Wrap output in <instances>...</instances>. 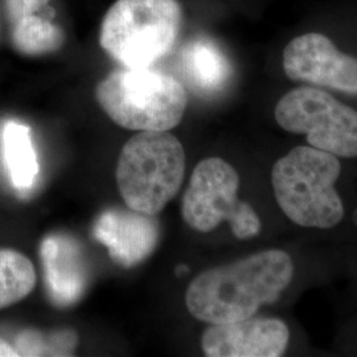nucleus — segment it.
<instances>
[{
  "mask_svg": "<svg viewBox=\"0 0 357 357\" xmlns=\"http://www.w3.org/2000/svg\"><path fill=\"white\" fill-rule=\"evenodd\" d=\"M41 259L47 290L57 306H69L79 299L86 286V268L79 249L65 236H50L41 243Z\"/></svg>",
  "mask_w": 357,
  "mask_h": 357,
  "instance_id": "9b49d317",
  "label": "nucleus"
},
{
  "mask_svg": "<svg viewBox=\"0 0 357 357\" xmlns=\"http://www.w3.org/2000/svg\"><path fill=\"white\" fill-rule=\"evenodd\" d=\"M77 344L75 332L64 330L45 336L35 330L22 332L15 342L19 356H69Z\"/></svg>",
  "mask_w": 357,
  "mask_h": 357,
  "instance_id": "dca6fc26",
  "label": "nucleus"
},
{
  "mask_svg": "<svg viewBox=\"0 0 357 357\" xmlns=\"http://www.w3.org/2000/svg\"><path fill=\"white\" fill-rule=\"evenodd\" d=\"M274 116L284 131L306 134L311 147L337 158H357V112L324 90L303 86L287 91Z\"/></svg>",
  "mask_w": 357,
  "mask_h": 357,
  "instance_id": "0eeeda50",
  "label": "nucleus"
},
{
  "mask_svg": "<svg viewBox=\"0 0 357 357\" xmlns=\"http://www.w3.org/2000/svg\"><path fill=\"white\" fill-rule=\"evenodd\" d=\"M96 100L121 128L168 131L181 122L187 93L175 77L151 68H122L96 88Z\"/></svg>",
  "mask_w": 357,
  "mask_h": 357,
  "instance_id": "7ed1b4c3",
  "label": "nucleus"
},
{
  "mask_svg": "<svg viewBox=\"0 0 357 357\" xmlns=\"http://www.w3.org/2000/svg\"><path fill=\"white\" fill-rule=\"evenodd\" d=\"M153 217L132 209H110L97 220L94 237L107 248L116 264L135 266L153 253L158 243V224Z\"/></svg>",
  "mask_w": 357,
  "mask_h": 357,
  "instance_id": "9d476101",
  "label": "nucleus"
},
{
  "mask_svg": "<svg viewBox=\"0 0 357 357\" xmlns=\"http://www.w3.org/2000/svg\"><path fill=\"white\" fill-rule=\"evenodd\" d=\"M3 153L13 187L23 192L32 188L40 167L28 126L15 121L7 122L3 130Z\"/></svg>",
  "mask_w": 357,
  "mask_h": 357,
  "instance_id": "ddd939ff",
  "label": "nucleus"
},
{
  "mask_svg": "<svg viewBox=\"0 0 357 357\" xmlns=\"http://www.w3.org/2000/svg\"><path fill=\"white\" fill-rule=\"evenodd\" d=\"M181 23L178 0H116L103 16L100 44L125 68H151L172 51Z\"/></svg>",
  "mask_w": 357,
  "mask_h": 357,
  "instance_id": "39448f33",
  "label": "nucleus"
},
{
  "mask_svg": "<svg viewBox=\"0 0 357 357\" xmlns=\"http://www.w3.org/2000/svg\"><path fill=\"white\" fill-rule=\"evenodd\" d=\"M50 0H4V10L10 24L40 11Z\"/></svg>",
  "mask_w": 357,
  "mask_h": 357,
  "instance_id": "f3484780",
  "label": "nucleus"
},
{
  "mask_svg": "<svg viewBox=\"0 0 357 357\" xmlns=\"http://www.w3.org/2000/svg\"><path fill=\"white\" fill-rule=\"evenodd\" d=\"M185 175V151L168 131H139L119 153L116 185L128 209L155 216L178 195Z\"/></svg>",
  "mask_w": 357,
  "mask_h": 357,
  "instance_id": "20e7f679",
  "label": "nucleus"
},
{
  "mask_svg": "<svg viewBox=\"0 0 357 357\" xmlns=\"http://www.w3.org/2000/svg\"><path fill=\"white\" fill-rule=\"evenodd\" d=\"M342 174L337 156L299 146L271 169V185L283 215L303 228L331 229L344 218L335 184Z\"/></svg>",
  "mask_w": 357,
  "mask_h": 357,
  "instance_id": "f03ea898",
  "label": "nucleus"
},
{
  "mask_svg": "<svg viewBox=\"0 0 357 357\" xmlns=\"http://www.w3.org/2000/svg\"><path fill=\"white\" fill-rule=\"evenodd\" d=\"M19 356L17 351L15 349L13 345L10 344L8 342L0 339V357H15Z\"/></svg>",
  "mask_w": 357,
  "mask_h": 357,
  "instance_id": "a211bd4d",
  "label": "nucleus"
},
{
  "mask_svg": "<svg viewBox=\"0 0 357 357\" xmlns=\"http://www.w3.org/2000/svg\"><path fill=\"white\" fill-rule=\"evenodd\" d=\"M290 342L287 324L277 318H248L211 324L202 336L208 357H280Z\"/></svg>",
  "mask_w": 357,
  "mask_h": 357,
  "instance_id": "1a4fd4ad",
  "label": "nucleus"
},
{
  "mask_svg": "<svg viewBox=\"0 0 357 357\" xmlns=\"http://www.w3.org/2000/svg\"><path fill=\"white\" fill-rule=\"evenodd\" d=\"M36 270L26 255L0 249V310L13 306L33 291Z\"/></svg>",
  "mask_w": 357,
  "mask_h": 357,
  "instance_id": "2eb2a0df",
  "label": "nucleus"
},
{
  "mask_svg": "<svg viewBox=\"0 0 357 357\" xmlns=\"http://www.w3.org/2000/svg\"><path fill=\"white\" fill-rule=\"evenodd\" d=\"M283 70L293 81L357 96V59L339 51L323 33L291 40L283 51Z\"/></svg>",
  "mask_w": 357,
  "mask_h": 357,
  "instance_id": "6e6552de",
  "label": "nucleus"
},
{
  "mask_svg": "<svg viewBox=\"0 0 357 357\" xmlns=\"http://www.w3.org/2000/svg\"><path fill=\"white\" fill-rule=\"evenodd\" d=\"M294 271L286 252H258L200 273L187 289L185 305L193 318L209 324L248 319L280 299Z\"/></svg>",
  "mask_w": 357,
  "mask_h": 357,
  "instance_id": "f257e3e1",
  "label": "nucleus"
},
{
  "mask_svg": "<svg viewBox=\"0 0 357 357\" xmlns=\"http://www.w3.org/2000/svg\"><path fill=\"white\" fill-rule=\"evenodd\" d=\"M13 48L26 56H41L59 51L64 45V31L50 19L36 13L11 24Z\"/></svg>",
  "mask_w": 357,
  "mask_h": 357,
  "instance_id": "4468645a",
  "label": "nucleus"
},
{
  "mask_svg": "<svg viewBox=\"0 0 357 357\" xmlns=\"http://www.w3.org/2000/svg\"><path fill=\"white\" fill-rule=\"evenodd\" d=\"M238 191L240 175L234 167L221 158L204 159L192 172L181 216L200 233H209L228 221L238 240H250L259 234L262 222L252 205L238 200Z\"/></svg>",
  "mask_w": 357,
  "mask_h": 357,
  "instance_id": "423d86ee",
  "label": "nucleus"
},
{
  "mask_svg": "<svg viewBox=\"0 0 357 357\" xmlns=\"http://www.w3.org/2000/svg\"><path fill=\"white\" fill-rule=\"evenodd\" d=\"M181 61L185 75L196 89L213 93L228 82L229 63L211 40L196 38L191 41L183 51Z\"/></svg>",
  "mask_w": 357,
  "mask_h": 357,
  "instance_id": "f8f14e48",
  "label": "nucleus"
}]
</instances>
